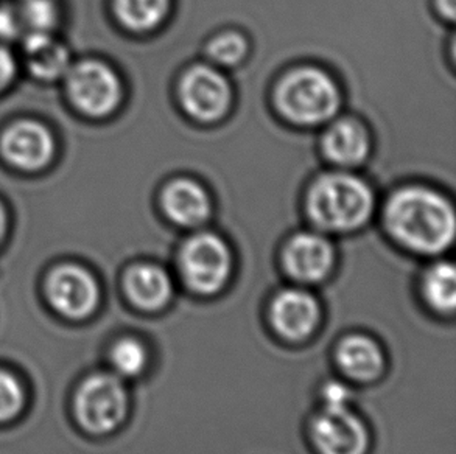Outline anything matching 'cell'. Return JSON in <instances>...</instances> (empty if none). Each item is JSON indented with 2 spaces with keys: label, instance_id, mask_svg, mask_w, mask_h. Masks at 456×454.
Wrapping results in <instances>:
<instances>
[{
  "label": "cell",
  "instance_id": "obj_19",
  "mask_svg": "<svg viewBox=\"0 0 456 454\" xmlns=\"http://www.w3.org/2000/svg\"><path fill=\"white\" fill-rule=\"evenodd\" d=\"M424 295L439 313H452L456 305V271L449 262H439L427 271Z\"/></svg>",
  "mask_w": 456,
  "mask_h": 454
},
{
  "label": "cell",
  "instance_id": "obj_25",
  "mask_svg": "<svg viewBox=\"0 0 456 454\" xmlns=\"http://www.w3.org/2000/svg\"><path fill=\"white\" fill-rule=\"evenodd\" d=\"M321 395H322L324 406H330V408L349 406V401H351V391L339 381H329L322 387Z\"/></svg>",
  "mask_w": 456,
  "mask_h": 454
},
{
  "label": "cell",
  "instance_id": "obj_26",
  "mask_svg": "<svg viewBox=\"0 0 456 454\" xmlns=\"http://www.w3.org/2000/svg\"><path fill=\"white\" fill-rule=\"evenodd\" d=\"M19 18L18 12H12L6 6H0V43H6L8 39L18 35Z\"/></svg>",
  "mask_w": 456,
  "mask_h": 454
},
{
  "label": "cell",
  "instance_id": "obj_15",
  "mask_svg": "<svg viewBox=\"0 0 456 454\" xmlns=\"http://www.w3.org/2000/svg\"><path fill=\"white\" fill-rule=\"evenodd\" d=\"M322 151L339 166H357L370 156V139L362 123L354 118L333 122L322 135Z\"/></svg>",
  "mask_w": 456,
  "mask_h": 454
},
{
  "label": "cell",
  "instance_id": "obj_9",
  "mask_svg": "<svg viewBox=\"0 0 456 454\" xmlns=\"http://www.w3.org/2000/svg\"><path fill=\"white\" fill-rule=\"evenodd\" d=\"M45 295L58 313L70 320H83L97 308L100 289L95 277L86 268L68 262L50 271Z\"/></svg>",
  "mask_w": 456,
  "mask_h": 454
},
{
  "label": "cell",
  "instance_id": "obj_2",
  "mask_svg": "<svg viewBox=\"0 0 456 454\" xmlns=\"http://www.w3.org/2000/svg\"><path fill=\"white\" fill-rule=\"evenodd\" d=\"M374 204V193L363 179L351 173H327L308 191L307 214L327 232H352L370 220Z\"/></svg>",
  "mask_w": 456,
  "mask_h": 454
},
{
  "label": "cell",
  "instance_id": "obj_5",
  "mask_svg": "<svg viewBox=\"0 0 456 454\" xmlns=\"http://www.w3.org/2000/svg\"><path fill=\"white\" fill-rule=\"evenodd\" d=\"M60 158L55 129L37 117H16L0 126V164L22 176H39Z\"/></svg>",
  "mask_w": 456,
  "mask_h": 454
},
{
  "label": "cell",
  "instance_id": "obj_13",
  "mask_svg": "<svg viewBox=\"0 0 456 454\" xmlns=\"http://www.w3.org/2000/svg\"><path fill=\"white\" fill-rule=\"evenodd\" d=\"M270 318L279 335L291 341H301L320 326V304L305 289H284L272 302Z\"/></svg>",
  "mask_w": 456,
  "mask_h": 454
},
{
  "label": "cell",
  "instance_id": "obj_28",
  "mask_svg": "<svg viewBox=\"0 0 456 454\" xmlns=\"http://www.w3.org/2000/svg\"><path fill=\"white\" fill-rule=\"evenodd\" d=\"M439 12L444 14L445 18L453 20L455 19L456 0H438Z\"/></svg>",
  "mask_w": 456,
  "mask_h": 454
},
{
  "label": "cell",
  "instance_id": "obj_3",
  "mask_svg": "<svg viewBox=\"0 0 456 454\" xmlns=\"http://www.w3.org/2000/svg\"><path fill=\"white\" fill-rule=\"evenodd\" d=\"M60 86L69 109L93 122L116 114L124 101V83L118 70L94 56L74 58Z\"/></svg>",
  "mask_w": 456,
  "mask_h": 454
},
{
  "label": "cell",
  "instance_id": "obj_18",
  "mask_svg": "<svg viewBox=\"0 0 456 454\" xmlns=\"http://www.w3.org/2000/svg\"><path fill=\"white\" fill-rule=\"evenodd\" d=\"M170 0H112V12L125 30L147 33L162 24Z\"/></svg>",
  "mask_w": 456,
  "mask_h": 454
},
{
  "label": "cell",
  "instance_id": "obj_6",
  "mask_svg": "<svg viewBox=\"0 0 456 454\" xmlns=\"http://www.w3.org/2000/svg\"><path fill=\"white\" fill-rule=\"evenodd\" d=\"M179 271L187 287L198 295H216L232 272V254L216 233L201 232L185 241L179 252Z\"/></svg>",
  "mask_w": 456,
  "mask_h": 454
},
{
  "label": "cell",
  "instance_id": "obj_21",
  "mask_svg": "<svg viewBox=\"0 0 456 454\" xmlns=\"http://www.w3.org/2000/svg\"><path fill=\"white\" fill-rule=\"evenodd\" d=\"M149 362V352L139 339L124 338L111 350V364L120 377H137L142 374Z\"/></svg>",
  "mask_w": 456,
  "mask_h": 454
},
{
  "label": "cell",
  "instance_id": "obj_20",
  "mask_svg": "<svg viewBox=\"0 0 456 454\" xmlns=\"http://www.w3.org/2000/svg\"><path fill=\"white\" fill-rule=\"evenodd\" d=\"M19 24L27 31L56 33L61 27V0H20L18 12Z\"/></svg>",
  "mask_w": 456,
  "mask_h": 454
},
{
  "label": "cell",
  "instance_id": "obj_1",
  "mask_svg": "<svg viewBox=\"0 0 456 454\" xmlns=\"http://www.w3.org/2000/svg\"><path fill=\"white\" fill-rule=\"evenodd\" d=\"M385 223L402 246L426 255L444 252L455 239L453 206L428 187L410 185L395 191L385 207Z\"/></svg>",
  "mask_w": 456,
  "mask_h": 454
},
{
  "label": "cell",
  "instance_id": "obj_27",
  "mask_svg": "<svg viewBox=\"0 0 456 454\" xmlns=\"http://www.w3.org/2000/svg\"><path fill=\"white\" fill-rule=\"evenodd\" d=\"M12 229V210L5 199L0 197V247L4 246Z\"/></svg>",
  "mask_w": 456,
  "mask_h": 454
},
{
  "label": "cell",
  "instance_id": "obj_14",
  "mask_svg": "<svg viewBox=\"0 0 456 454\" xmlns=\"http://www.w3.org/2000/svg\"><path fill=\"white\" fill-rule=\"evenodd\" d=\"M162 206L175 224L201 226L210 216V198L204 187L191 179H176L162 193Z\"/></svg>",
  "mask_w": 456,
  "mask_h": 454
},
{
  "label": "cell",
  "instance_id": "obj_16",
  "mask_svg": "<svg viewBox=\"0 0 456 454\" xmlns=\"http://www.w3.org/2000/svg\"><path fill=\"white\" fill-rule=\"evenodd\" d=\"M125 291L137 308L158 312L172 299V279L158 264L139 263L126 272Z\"/></svg>",
  "mask_w": 456,
  "mask_h": 454
},
{
  "label": "cell",
  "instance_id": "obj_17",
  "mask_svg": "<svg viewBox=\"0 0 456 454\" xmlns=\"http://www.w3.org/2000/svg\"><path fill=\"white\" fill-rule=\"evenodd\" d=\"M337 361L349 378L372 381L382 375L385 356L380 345L364 335H351L339 343Z\"/></svg>",
  "mask_w": 456,
  "mask_h": 454
},
{
  "label": "cell",
  "instance_id": "obj_4",
  "mask_svg": "<svg viewBox=\"0 0 456 454\" xmlns=\"http://www.w3.org/2000/svg\"><path fill=\"white\" fill-rule=\"evenodd\" d=\"M282 116L305 126L330 122L341 108V93L330 75L316 68H301L285 75L276 89Z\"/></svg>",
  "mask_w": 456,
  "mask_h": 454
},
{
  "label": "cell",
  "instance_id": "obj_22",
  "mask_svg": "<svg viewBox=\"0 0 456 454\" xmlns=\"http://www.w3.org/2000/svg\"><path fill=\"white\" fill-rule=\"evenodd\" d=\"M248 55V41L240 33L226 31L208 44V56L223 68H234Z\"/></svg>",
  "mask_w": 456,
  "mask_h": 454
},
{
  "label": "cell",
  "instance_id": "obj_23",
  "mask_svg": "<svg viewBox=\"0 0 456 454\" xmlns=\"http://www.w3.org/2000/svg\"><path fill=\"white\" fill-rule=\"evenodd\" d=\"M24 405V391L18 378L0 370V422L12 420Z\"/></svg>",
  "mask_w": 456,
  "mask_h": 454
},
{
  "label": "cell",
  "instance_id": "obj_12",
  "mask_svg": "<svg viewBox=\"0 0 456 454\" xmlns=\"http://www.w3.org/2000/svg\"><path fill=\"white\" fill-rule=\"evenodd\" d=\"M333 263L335 251L332 243L320 233H297L285 246V270L297 282L324 280L330 274Z\"/></svg>",
  "mask_w": 456,
  "mask_h": 454
},
{
  "label": "cell",
  "instance_id": "obj_10",
  "mask_svg": "<svg viewBox=\"0 0 456 454\" xmlns=\"http://www.w3.org/2000/svg\"><path fill=\"white\" fill-rule=\"evenodd\" d=\"M18 53L20 72L43 85H55L68 72L74 56L58 33L27 31L20 37Z\"/></svg>",
  "mask_w": 456,
  "mask_h": 454
},
{
  "label": "cell",
  "instance_id": "obj_7",
  "mask_svg": "<svg viewBox=\"0 0 456 454\" xmlns=\"http://www.w3.org/2000/svg\"><path fill=\"white\" fill-rule=\"evenodd\" d=\"M75 411L85 430L99 436L108 434L126 418L128 393L118 377L93 375L78 389Z\"/></svg>",
  "mask_w": 456,
  "mask_h": 454
},
{
  "label": "cell",
  "instance_id": "obj_8",
  "mask_svg": "<svg viewBox=\"0 0 456 454\" xmlns=\"http://www.w3.org/2000/svg\"><path fill=\"white\" fill-rule=\"evenodd\" d=\"M179 97L184 111L193 120L214 123L228 114L232 103V89L220 70L198 64L183 77Z\"/></svg>",
  "mask_w": 456,
  "mask_h": 454
},
{
  "label": "cell",
  "instance_id": "obj_24",
  "mask_svg": "<svg viewBox=\"0 0 456 454\" xmlns=\"http://www.w3.org/2000/svg\"><path fill=\"white\" fill-rule=\"evenodd\" d=\"M20 75L18 53L6 43H0V97L12 89Z\"/></svg>",
  "mask_w": 456,
  "mask_h": 454
},
{
  "label": "cell",
  "instance_id": "obj_11",
  "mask_svg": "<svg viewBox=\"0 0 456 454\" xmlns=\"http://www.w3.org/2000/svg\"><path fill=\"white\" fill-rule=\"evenodd\" d=\"M314 445L321 454H366L370 433L349 406H324L312 424Z\"/></svg>",
  "mask_w": 456,
  "mask_h": 454
}]
</instances>
